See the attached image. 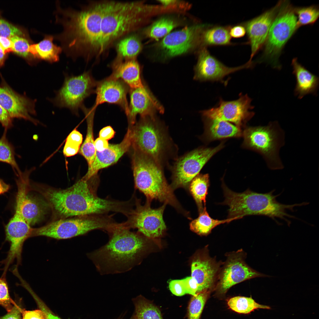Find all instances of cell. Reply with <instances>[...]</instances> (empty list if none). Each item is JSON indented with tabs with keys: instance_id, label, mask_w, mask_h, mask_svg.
<instances>
[{
	"instance_id": "obj_1",
	"label": "cell",
	"mask_w": 319,
	"mask_h": 319,
	"mask_svg": "<svg viewBox=\"0 0 319 319\" xmlns=\"http://www.w3.org/2000/svg\"><path fill=\"white\" fill-rule=\"evenodd\" d=\"M102 0L91 1L80 10L58 9L64 30L58 38L68 55L87 61L100 57Z\"/></svg>"
},
{
	"instance_id": "obj_2",
	"label": "cell",
	"mask_w": 319,
	"mask_h": 319,
	"mask_svg": "<svg viewBox=\"0 0 319 319\" xmlns=\"http://www.w3.org/2000/svg\"><path fill=\"white\" fill-rule=\"evenodd\" d=\"M123 223H117L108 232V242L87 254L101 275L128 271L137 263L146 246L145 237Z\"/></svg>"
},
{
	"instance_id": "obj_3",
	"label": "cell",
	"mask_w": 319,
	"mask_h": 319,
	"mask_svg": "<svg viewBox=\"0 0 319 319\" xmlns=\"http://www.w3.org/2000/svg\"><path fill=\"white\" fill-rule=\"evenodd\" d=\"M102 1L100 56L106 53L119 40L139 28L149 10L142 1Z\"/></svg>"
},
{
	"instance_id": "obj_4",
	"label": "cell",
	"mask_w": 319,
	"mask_h": 319,
	"mask_svg": "<svg viewBox=\"0 0 319 319\" xmlns=\"http://www.w3.org/2000/svg\"><path fill=\"white\" fill-rule=\"evenodd\" d=\"M89 180L82 178L72 186L64 190L45 189L42 193L54 211L63 217L103 215L108 213L111 203L100 198L95 187Z\"/></svg>"
},
{
	"instance_id": "obj_5",
	"label": "cell",
	"mask_w": 319,
	"mask_h": 319,
	"mask_svg": "<svg viewBox=\"0 0 319 319\" xmlns=\"http://www.w3.org/2000/svg\"><path fill=\"white\" fill-rule=\"evenodd\" d=\"M222 188L224 200L220 204L229 207L228 218L240 219L249 215H261L273 220L282 219L290 224L287 218H295L287 213L288 210L294 211V208L306 205V202L287 205L278 202L274 191L266 193H260L248 189L242 193H237L229 189L223 182Z\"/></svg>"
},
{
	"instance_id": "obj_6",
	"label": "cell",
	"mask_w": 319,
	"mask_h": 319,
	"mask_svg": "<svg viewBox=\"0 0 319 319\" xmlns=\"http://www.w3.org/2000/svg\"><path fill=\"white\" fill-rule=\"evenodd\" d=\"M132 167L135 188L146 196V202L154 199L171 206L188 217L167 182L161 165L150 156L134 149Z\"/></svg>"
},
{
	"instance_id": "obj_7",
	"label": "cell",
	"mask_w": 319,
	"mask_h": 319,
	"mask_svg": "<svg viewBox=\"0 0 319 319\" xmlns=\"http://www.w3.org/2000/svg\"><path fill=\"white\" fill-rule=\"evenodd\" d=\"M298 28L294 7L289 1L282 0L270 28L262 54L257 62H266L274 69H281L279 58L282 50Z\"/></svg>"
},
{
	"instance_id": "obj_8",
	"label": "cell",
	"mask_w": 319,
	"mask_h": 319,
	"mask_svg": "<svg viewBox=\"0 0 319 319\" xmlns=\"http://www.w3.org/2000/svg\"><path fill=\"white\" fill-rule=\"evenodd\" d=\"M243 136L246 146L261 154L269 168H283L279 152L284 144V134L276 121L264 126L246 128Z\"/></svg>"
},
{
	"instance_id": "obj_9",
	"label": "cell",
	"mask_w": 319,
	"mask_h": 319,
	"mask_svg": "<svg viewBox=\"0 0 319 319\" xmlns=\"http://www.w3.org/2000/svg\"><path fill=\"white\" fill-rule=\"evenodd\" d=\"M115 222L111 216L103 215L61 219L33 229L32 237L43 236L58 240L70 239L95 230L101 229L108 232Z\"/></svg>"
},
{
	"instance_id": "obj_10",
	"label": "cell",
	"mask_w": 319,
	"mask_h": 319,
	"mask_svg": "<svg viewBox=\"0 0 319 319\" xmlns=\"http://www.w3.org/2000/svg\"><path fill=\"white\" fill-rule=\"evenodd\" d=\"M64 77L61 87L55 91V97L48 100L55 106L67 108L78 116L79 109L93 92L96 83L89 71L77 76L64 73Z\"/></svg>"
},
{
	"instance_id": "obj_11",
	"label": "cell",
	"mask_w": 319,
	"mask_h": 319,
	"mask_svg": "<svg viewBox=\"0 0 319 319\" xmlns=\"http://www.w3.org/2000/svg\"><path fill=\"white\" fill-rule=\"evenodd\" d=\"M133 131L134 149L151 157L161 165L169 142L163 128L154 117L142 118Z\"/></svg>"
},
{
	"instance_id": "obj_12",
	"label": "cell",
	"mask_w": 319,
	"mask_h": 319,
	"mask_svg": "<svg viewBox=\"0 0 319 319\" xmlns=\"http://www.w3.org/2000/svg\"><path fill=\"white\" fill-rule=\"evenodd\" d=\"M220 269L214 288L217 294H224L233 286L245 281L259 277H270L253 269L245 261L246 253L240 249L227 253Z\"/></svg>"
},
{
	"instance_id": "obj_13",
	"label": "cell",
	"mask_w": 319,
	"mask_h": 319,
	"mask_svg": "<svg viewBox=\"0 0 319 319\" xmlns=\"http://www.w3.org/2000/svg\"><path fill=\"white\" fill-rule=\"evenodd\" d=\"M150 204L146 202L141 205L140 200L135 198V208H133L127 221L123 223L131 229H137L146 237L155 238L162 236L166 229L163 217L166 204H164L158 208L153 209Z\"/></svg>"
},
{
	"instance_id": "obj_14",
	"label": "cell",
	"mask_w": 319,
	"mask_h": 319,
	"mask_svg": "<svg viewBox=\"0 0 319 319\" xmlns=\"http://www.w3.org/2000/svg\"><path fill=\"white\" fill-rule=\"evenodd\" d=\"M223 147L221 144L213 148L197 149L179 159L172 169L170 186L172 189L187 188L206 163Z\"/></svg>"
},
{
	"instance_id": "obj_15",
	"label": "cell",
	"mask_w": 319,
	"mask_h": 319,
	"mask_svg": "<svg viewBox=\"0 0 319 319\" xmlns=\"http://www.w3.org/2000/svg\"><path fill=\"white\" fill-rule=\"evenodd\" d=\"M251 101L247 95H241L238 99L233 101H226L221 99L218 106L201 113L205 118L230 121L240 128L254 115L250 110L253 108L251 105Z\"/></svg>"
},
{
	"instance_id": "obj_16",
	"label": "cell",
	"mask_w": 319,
	"mask_h": 319,
	"mask_svg": "<svg viewBox=\"0 0 319 319\" xmlns=\"http://www.w3.org/2000/svg\"><path fill=\"white\" fill-rule=\"evenodd\" d=\"M33 229L19 214L15 211L5 228V241L9 242L10 248L6 258L1 262L4 265V272H6L9 266L15 260L17 266L21 264L24 243L31 237Z\"/></svg>"
},
{
	"instance_id": "obj_17",
	"label": "cell",
	"mask_w": 319,
	"mask_h": 319,
	"mask_svg": "<svg viewBox=\"0 0 319 319\" xmlns=\"http://www.w3.org/2000/svg\"><path fill=\"white\" fill-rule=\"evenodd\" d=\"M207 25L187 27L165 36L159 44L165 57L171 58L183 54L200 44L201 33Z\"/></svg>"
},
{
	"instance_id": "obj_18",
	"label": "cell",
	"mask_w": 319,
	"mask_h": 319,
	"mask_svg": "<svg viewBox=\"0 0 319 319\" xmlns=\"http://www.w3.org/2000/svg\"><path fill=\"white\" fill-rule=\"evenodd\" d=\"M0 84V105L12 118L23 119L29 121L35 125L40 123L31 115L37 114L35 109L36 100H33L25 95H22L13 89L1 76Z\"/></svg>"
},
{
	"instance_id": "obj_19",
	"label": "cell",
	"mask_w": 319,
	"mask_h": 319,
	"mask_svg": "<svg viewBox=\"0 0 319 319\" xmlns=\"http://www.w3.org/2000/svg\"><path fill=\"white\" fill-rule=\"evenodd\" d=\"M223 263L211 257L207 248L195 255L191 264V276L197 283V293L214 289Z\"/></svg>"
},
{
	"instance_id": "obj_20",
	"label": "cell",
	"mask_w": 319,
	"mask_h": 319,
	"mask_svg": "<svg viewBox=\"0 0 319 319\" xmlns=\"http://www.w3.org/2000/svg\"><path fill=\"white\" fill-rule=\"evenodd\" d=\"M253 65L252 62L248 61L241 66H227L211 55L206 47H203L198 56L194 78L203 81H222L227 75L242 69L250 68Z\"/></svg>"
},
{
	"instance_id": "obj_21",
	"label": "cell",
	"mask_w": 319,
	"mask_h": 319,
	"mask_svg": "<svg viewBox=\"0 0 319 319\" xmlns=\"http://www.w3.org/2000/svg\"><path fill=\"white\" fill-rule=\"evenodd\" d=\"M282 3L279 1L273 7L242 24L245 27L250 45L251 54L248 61L252 59L263 47L272 23Z\"/></svg>"
},
{
	"instance_id": "obj_22",
	"label": "cell",
	"mask_w": 319,
	"mask_h": 319,
	"mask_svg": "<svg viewBox=\"0 0 319 319\" xmlns=\"http://www.w3.org/2000/svg\"><path fill=\"white\" fill-rule=\"evenodd\" d=\"M30 173L25 171L19 175L16 182L18 187L15 211L30 225L40 220L44 212V208L38 200L28 194L27 187Z\"/></svg>"
},
{
	"instance_id": "obj_23",
	"label": "cell",
	"mask_w": 319,
	"mask_h": 319,
	"mask_svg": "<svg viewBox=\"0 0 319 319\" xmlns=\"http://www.w3.org/2000/svg\"><path fill=\"white\" fill-rule=\"evenodd\" d=\"M129 111L127 115L130 123H135L136 117H154L158 111L163 113L164 109L148 89L143 87L131 89Z\"/></svg>"
},
{
	"instance_id": "obj_24",
	"label": "cell",
	"mask_w": 319,
	"mask_h": 319,
	"mask_svg": "<svg viewBox=\"0 0 319 319\" xmlns=\"http://www.w3.org/2000/svg\"><path fill=\"white\" fill-rule=\"evenodd\" d=\"M133 131L129 128L122 141L117 144H109L102 152L96 151L94 162L90 169L82 178L88 180L92 178L100 170L116 163L129 149L132 144Z\"/></svg>"
},
{
	"instance_id": "obj_25",
	"label": "cell",
	"mask_w": 319,
	"mask_h": 319,
	"mask_svg": "<svg viewBox=\"0 0 319 319\" xmlns=\"http://www.w3.org/2000/svg\"><path fill=\"white\" fill-rule=\"evenodd\" d=\"M128 91L122 81L111 76L97 84L96 97L93 107L95 108L105 103L117 104L123 108L127 116L129 111L126 98Z\"/></svg>"
},
{
	"instance_id": "obj_26",
	"label": "cell",
	"mask_w": 319,
	"mask_h": 319,
	"mask_svg": "<svg viewBox=\"0 0 319 319\" xmlns=\"http://www.w3.org/2000/svg\"><path fill=\"white\" fill-rule=\"evenodd\" d=\"M292 73L294 75L296 84L294 94L299 99L308 94L317 95L318 85V78L299 63L297 58H295L292 61Z\"/></svg>"
},
{
	"instance_id": "obj_27",
	"label": "cell",
	"mask_w": 319,
	"mask_h": 319,
	"mask_svg": "<svg viewBox=\"0 0 319 319\" xmlns=\"http://www.w3.org/2000/svg\"><path fill=\"white\" fill-rule=\"evenodd\" d=\"M112 77L123 80L131 89L143 87L140 66L136 59L120 61H113Z\"/></svg>"
},
{
	"instance_id": "obj_28",
	"label": "cell",
	"mask_w": 319,
	"mask_h": 319,
	"mask_svg": "<svg viewBox=\"0 0 319 319\" xmlns=\"http://www.w3.org/2000/svg\"><path fill=\"white\" fill-rule=\"evenodd\" d=\"M53 38L52 35H45L39 43L30 45L29 51L35 59L38 61L43 60L50 63L59 61L62 49L53 43Z\"/></svg>"
},
{
	"instance_id": "obj_29",
	"label": "cell",
	"mask_w": 319,
	"mask_h": 319,
	"mask_svg": "<svg viewBox=\"0 0 319 319\" xmlns=\"http://www.w3.org/2000/svg\"><path fill=\"white\" fill-rule=\"evenodd\" d=\"M114 45L117 56L114 60L116 61L136 59L142 47L140 38L134 33L121 38Z\"/></svg>"
},
{
	"instance_id": "obj_30",
	"label": "cell",
	"mask_w": 319,
	"mask_h": 319,
	"mask_svg": "<svg viewBox=\"0 0 319 319\" xmlns=\"http://www.w3.org/2000/svg\"><path fill=\"white\" fill-rule=\"evenodd\" d=\"M231 26H211L208 24L201 34L200 44L203 47L231 45L230 34Z\"/></svg>"
},
{
	"instance_id": "obj_31",
	"label": "cell",
	"mask_w": 319,
	"mask_h": 319,
	"mask_svg": "<svg viewBox=\"0 0 319 319\" xmlns=\"http://www.w3.org/2000/svg\"><path fill=\"white\" fill-rule=\"evenodd\" d=\"M206 134L210 140L240 136V128L228 122L205 118Z\"/></svg>"
},
{
	"instance_id": "obj_32",
	"label": "cell",
	"mask_w": 319,
	"mask_h": 319,
	"mask_svg": "<svg viewBox=\"0 0 319 319\" xmlns=\"http://www.w3.org/2000/svg\"><path fill=\"white\" fill-rule=\"evenodd\" d=\"M86 116L87 124L85 139L80 147L79 153L86 160L88 169L91 167L95 159L96 151L94 146L93 134V122L95 109H87L83 105L81 108Z\"/></svg>"
},
{
	"instance_id": "obj_33",
	"label": "cell",
	"mask_w": 319,
	"mask_h": 319,
	"mask_svg": "<svg viewBox=\"0 0 319 319\" xmlns=\"http://www.w3.org/2000/svg\"><path fill=\"white\" fill-rule=\"evenodd\" d=\"M199 214L198 217L192 220L189 225L190 229L192 231L201 236L208 235L213 229L219 225L229 223L234 220L241 219L235 217L222 220L214 219L209 216L206 207Z\"/></svg>"
},
{
	"instance_id": "obj_34",
	"label": "cell",
	"mask_w": 319,
	"mask_h": 319,
	"mask_svg": "<svg viewBox=\"0 0 319 319\" xmlns=\"http://www.w3.org/2000/svg\"><path fill=\"white\" fill-rule=\"evenodd\" d=\"M210 186L208 174H198L189 185V191L197 206L199 213L206 207V198Z\"/></svg>"
},
{
	"instance_id": "obj_35",
	"label": "cell",
	"mask_w": 319,
	"mask_h": 319,
	"mask_svg": "<svg viewBox=\"0 0 319 319\" xmlns=\"http://www.w3.org/2000/svg\"><path fill=\"white\" fill-rule=\"evenodd\" d=\"M137 319H163L159 308L141 295L132 299Z\"/></svg>"
},
{
	"instance_id": "obj_36",
	"label": "cell",
	"mask_w": 319,
	"mask_h": 319,
	"mask_svg": "<svg viewBox=\"0 0 319 319\" xmlns=\"http://www.w3.org/2000/svg\"><path fill=\"white\" fill-rule=\"evenodd\" d=\"M177 24L178 23L172 19L163 17L147 28L144 33L147 37L158 40L169 34Z\"/></svg>"
},
{
	"instance_id": "obj_37",
	"label": "cell",
	"mask_w": 319,
	"mask_h": 319,
	"mask_svg": "<svg viewBox=\"0 0 319 319\" xmlns=\"http://www.w3.org/2000/svg\"><path fill=\"white\" fill-rule=\"evenodd\" d=\"M227 304L234 311L239 313L248 314L258 309H270V307L256 302L251 297L236 296L230 298Z\"/></svg>"
},
{
	"instance_id": "obj_38",
	"label": "cell",
	"mask_w": 319,
	"mask_h": 319,
	"mask_svg": "<svg viewBox=\"0 0 319 319\" xmlns=\"http://www.w3.org/2000/svg\"><path fill=\"white\" fill-rule=\"evenodd\" d=\"M7 130L5 129L0 139V161L9 164L17 175L22 172L15 160L14 148L6 137Z\"/></svg>"
},
{
	"instance_id": "obj_39",
	"label": "cell",
	"mask_w": 319,
	"mask_h": 319,
	"mask_svg": "<svg viewBox=\"0 0 319 319\" xmlns=\"http://www.w3.org/2000/svg\"><path fill=\"white\" fill-rule=\"evenodd\" d=\"M211 291L204 290L192 297L188 307V319H200L204 305Z\"/></svg>"
},
{
	"instance_id": "obj_40",
	"label": "cell",
	"mask_w": 319,
	"mask_h": 319,
	"mask_svg": "<svg viewBox=\"0 0 319 319\" xmlns=\"http://www.w3.org/2000/svg\"><path fill=\"white\" fill-rule=\"evenodd\" d=\"M294 12L299 28L301 26L313 24L319 17V7L316 5L294 7Z\"/></svg>"
},
{
	"instance_id": "obj_41",
	"label": "cell",
	"mask_w": 319,
	"mask_h": 319,
	"mask_svg": "<svg viewBox=\"0 0 319 319\" xmlns=\"http://www.w3.org/2000/svg\"><path fill=\"white\" fill-rule=\"evenodd\" d=\"M12 43V52L26 60L30 64L38 62L29 51L30 45L28 40L24 36H16L10 38Z\"/></svg>"
},
{
	"instance_id": "obj_42",
	"label": "cell",
	"mask_w": 319,
	"mask_h": 319,
	"mask_svg": "<svg viewBox=\"0 0 319 319\" xmlns=\"http://www.w3.org/2000/svg\"><path fill=\"white\" fill-rule=\"evenodd\" d=\"M15 304L10 297L6 276H2L0 278V305L8 312L11 310Z\"/></svg>"
},
{
	"instance_id": "obj_43",
	"label": "cell",
	"mask_w": 319,
	"mask_h": 319,
	"mask_svg": "<svg viewBox=\"0 0 319 319\" xmlns=\"http://www.w3.org/2000/svg\"><path fill=\"white\" fill-rule=\"evenodd\" d=\"M20 28L3 19L0 18V37L10 38L16 36H24Z\"/></svg>"
},
{
	"instance_id": "obj_44",
	"label": "cell",
	"mask_w": 319,
	"mask_h": 319,
	"mask_svg": "<svg viewBox=\"0 0 319 319\" xmlns=\"http://www.w3.org/2000/svg\"><path fill=\"white\" fill-rule=\"evenodd\" d=\"M29 292L35 301L39 308L44 313L46 319H63L54 313L32 289Z\"/></svg>"
},
{
	"instance_id": "obj_45",
	"label": "cell",
	"mask_w": 319,
	"mask_h": 319,
	"mask_svg": "<svg viewBox=\"0 0 319 319\" xmlns=\"http://www.w3.org/2000/svg\"><path fill=\"white\" fill-rule=\"evenodd\" d=\"M182 280L186 294L194 296L197 293L198 285L196 280L194 278L191 276L188 277Z\"/></svg>"
},
{
	"instance_id": "obj_46",
	"label": "cell",
	"mask_w": 319,
	"mask_h": 319,
	"mask_svg": "<svg viewBox=\"0 0 319 319\" xmlns=\"http://www.w3.org/2000/svg\"><path fill=\"white\" fill-rule=\"evenodd\" d=\"M169 288L172 293L175 295L181 296L186 294L182 279L171 281L169 283Z\"/></svg>"
},
{
	"instance_id": "obj_47",
	"label": "cell",
	"mask_w": 319,
	"mask_h": 319,
	"mask_svg": "<svg viewBox=\"0 0 319 319\" xmlns=\"http://www.w3.org/2000/svg\"><path fill=\"white\" fill-rule=\"evenodd\" d=\"M83 141L82 134L75 129L72 131L67 136L65 142L70 144L81 147Z\"/></svg>"
},
{
	"instance_id": "obj_48",
	"label": "cell",
	"mask_w": 319,
	"mask_h": 319,
	"mask_svg": "<svg viewBox=\"0 0 319 319\" xmlns=\"http://www.w3.org/2000/svg\"><path fill=\"white\" fill-rule=\"evenodd\" d=\"M22 319H46L43 312L40 309L27 310L22 309Z\"/></svg>"
},
{
	"instance_id": "obj_49",
	"label": "cell",
	"mask_w": 319,
	"mask_h": 319,
	"mask_svg": "<svg viewBox=\"0 0 319 319\" xmlns=\"http://www.w3.org/2000/svg\"><path fill=\"white\" fill-rule=\"evenodd\" d=\"M13 119L8 113L0 105V123L7 130L13 126Z\"/></svg>"
},
{
	"instance_id": "obj_50",
	"label": "cell",
	"mask_w": 319,
	"mask_h": 319,
	"mask_svg": "<svg viewBox=\"0 0 319 319\" xmlns=\"http://www.w3.org/2000/svg\"><path fill=\"white\" fill-rule=\"evenodd\" d=\"M22 309L15 303L11 310L5 315L0 317V319H21Z\"/></svg>"
},
{
	"instance_id": "obj_51",
	"label": "cell",
	"mask_w": 319,
	"mask_h": 319,
	"mask_svg": "<svg viewBox=\"0 0 319 319\" xmlns=\"http://www.w3.org/2000/svg\"><path fill=\"white\" fill-rule=\"evenodd\" d=\"M246 34L245 28L242 24L230 27V34L231 37L240 38L244 36Z\"/></svg>"
},
{
	"instance_id": "obj_52",
	"label": "cell",
	"mask_w": 319,
	"mask_h": 319,
	"mask_svg": "<svg viewBox=\"0 0 319 319\" xmlns=\"http://www.w3.org/2000/svg\"><path fill=\"white\" fill-rule=\"evenodd\" d=\"M115 132L110 126H108L102 128L99 133V137L108 141L112 138Z\"/></svg>"
},
{
	"instance_id": "obj_53",
	"label": "cell",
	"mask_w": 319,
	"mask_h": 319,
	"mask_svg": "<svg viewBox=\"0 0 319 319\" xmlns=\"http://www.w3.org/2000/svg\"><path fill=\"white\" fill-rule=\"evenodd\" d=\"M80 147L65 143L63 149L64 155L67 157L74 156L79 152Z\"/></svg>"
},
{
	"instance_id": "obj_54",
	"label": "cell",
	"mask_w": 319,
	"mask_h": 319,
	"mask_svg": "<svg viewBox=\"0 0 319 319\" xmlns=\"http://www.w3.org/2000/svg\"><path fill=\"white\" fill-rule=\"evenodd\" d=\"M94 144L96 151L99 152H102L107 148L109 144L108 141L100 137L95 139Z\"/></svg>"
},
{
	"instance_id": "obj_55",
	"label": "cell",
	"mask_w": 319,
	"mask_h": 319,
	"mask_svg": "<svg viewBox=\"0 0 319 319\" xmlns=\"http://www.w3.org/2000/svg\"><path fill=\"white\" fill-rule=\"evenodd\" d=\"M0 45L6 53L12 52V43L10 39L0 37Z\"/></svg>"
},
{
	"instance_id": "obj_56",
	"label": "cell",
	"mask_w": 319,
	"mask_h": 319,
	"mask_svg": "<svg viewBox=\"0 0 319 319\" xmlns=\"http://www.w3.org/2000/svg\"><path fill=\"white\" fill-rule=\"evenodd\" d=\"M10 188V185L0 179V195L7 192Z\"/></svg>"
},
{
	"instance_id": "obj_57",
	"label": "cell",
	"mask_w": 319,
	"mask_h": 319,
	"mask_svg": "<svg viewBox=\"0 0 319 319\" xmlns=\"http://www.w3.org/2000/svg\"><path fill=\"white\" fill-rule=\"evenodd\" d=\"M6 53L0 45V68L4 65L6 58Z\"/></svg>"
},
{
	"instance_id": "obj_58",
	"label": "cell",
	"mask_w": 319,
	"mask_h": 319,
	"mask_svg": "<svg viewBox=\"0 0 319 319\" xmlns=\"http://www.w3.org/2000/svg\"><path fill=\"white\" fill-rule=\"evenodd\" d=\"M123 316H119L117 319H123ZM129 319H137L136 318L135 315L134 314H133V315H132V316Z\"/></svg>"
}]
</instances>
